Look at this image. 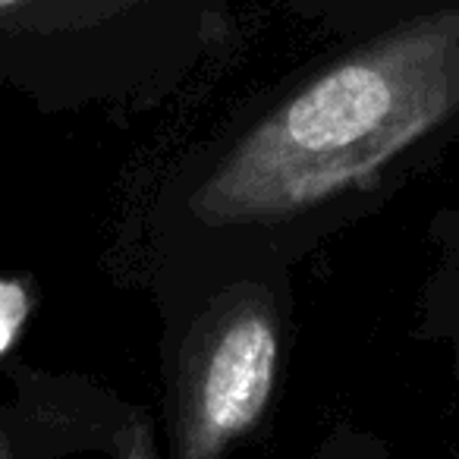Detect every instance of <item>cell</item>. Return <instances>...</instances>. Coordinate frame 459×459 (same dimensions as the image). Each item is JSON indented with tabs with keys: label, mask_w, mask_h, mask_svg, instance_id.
Listing matches in <instances>:
<instances>
[{
	"label": "cell",
	"mask_w": 459,
	"mask_h": 459,
	"mask_svg": "<svg viewBox=\"0 0 459 459\" xmlns=\"http://www.w3.org/2000/svg\"><path fill=\"white\" fill-rule=\"evenodd\" d=\"M456 371H459V343H456Z\"/></svg>",
	"instance_id": "obj_7"
},
{
	"label": "cell",
	"mask_w": 459,
	"mask_h": 459,
	"mask_svg": "<svg viewBox=\"0 0 459 459\" xmlns=\"http://www.w3.org/2000/svg\"><path fill=\"white\" fill-rule=\"evenodd\" d=\"M0 459H16V446L4 425H0Z\"/></svg>",
	"instance_id": "obj_6"
},
{
	"label": "cell",
	"mask_w": 459,
	"mask_h": 459,
	"mask_svg": "<svg viewBox=\"0 0 459 459\" xmlns=\"http://www.w3.org/2000/svg\"><path fill=\"white\" fill-rule=\"evenodd\" d=\"M117 459H158L154 434L145 419H133L117 434Z\"/></svg>",
	"instance_id": "obj_4"
},
{
	"label": "cell",
	"mask_w": 459,
	"mask_h": 459,
	"mask_svg": "<svg viewBox=\"0 0 459 459\" xmlns=\"http://www.w3.org/2000/svg\"><path fill=\"white\" fill-rule=\"evenodd\" d=\"M459 114V4L415 16L264 110L189 208L211 230L277 227L371 189Z\"/></svg>",
	"instance_id": "obj_1"
},
{
	"label": "cell",
	"mask_w": 459,
	"mask_h": 459,
	"mask_svg": "<svg viewBox=\"0 0 459 459\" xmlns=\"http://www.w3.org/2000/svg\"><path fill=\"white\" fill-rule=\"evenodd\" d=\"M281 375V308L268 287L237 283L204 302L177 352L170 459H227L262 425Z\"/></svg>",
	"instance_id": "obj_2"
},
{
	"label": "cell",
	"mask_w": 459,
	"mask_h": 459,
	"mask_svg": "<svg viewBox=\"0 0 459 459\" xmlns=\"http://www.w3.org/2000/svg\"><path fill=\"white\" fill-rule=\"evenodd\" d=\"M315 459H390L387 450L377 444H371L362 434H340V437L327 440Z\"/></svg>",
	"instance_id": "obj_5"
},
{
	"label": "cell",
	"mask_w": 459,
	"mask_h": 459,
	"mask_svg": "<svg viewBox=\"0 0 459 459\" xmlns=\"http://www.w3.org/2000/svg\"><path fill=\"white\" fill-rule=\"evenodd\" d=\"M214 0H0V79H7L20 54H39L45 45L104 35L133 16L195 7Z\"/></svg>",
	"instance_id": "obj_3"
}]
</instances>
